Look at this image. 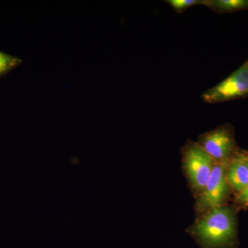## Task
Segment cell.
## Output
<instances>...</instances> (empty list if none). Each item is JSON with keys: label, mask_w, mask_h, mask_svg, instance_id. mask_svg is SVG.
Wrapping results in <instances>:
<instances>
[{"label": "cell", "mask_w": 248, "mask_h": 248, "mask_svg": "<svg viewBox=\"0 0 248 248\" xmlns=\"http://www.w3.org/2000/svg\"><path fill=\"white\" fill-rule=\"evenodd\" d=\"M190 233L202 248H237L236 213L223 205L208 210L190 228Z\"/></svg>", "instance_id": "1"}, {"label": "cell", "mask_w": 248, "mask_h": 248, "mask_svg": "<svg viewBox=\"0 0 248 248\" xmlns=\"http://www.w3.org/2000/svg\"><path fill=\"white\" fill-rule=\"evenodd\" d=\"M234 202L240 208H248V184L243 190L236 192Z\"/></svg>", "instance_id": "10"}, {"label": "cell", "mask_w": 248, "mask_h": 248, "mask_svg": "<svg viewBox=\"0 0 248 248\" xmlns=\"http://www.w3.org/2000/svg\"><path fill=\"white\" fill-rule=\"evenodd\" d=\"M248 97V59L219 84L202 94L203 102L214 104Z\"/></svg>", "instance_id": "2"}, {"label": "cell", "mask_w": 248, "mask_h": 248, "mask_svg": "<svg viewBox=\"0 0 248 248\" xmlns=\"http://www.w3.org/2000/svg\"><path fill=\"white\" fill-rule=\"evenodd\" d=\"M203 0H166L168 3L177 14H183L189 8L196 5L202 4Z\"/></svg>", "instance_id": "9"}, {"label": "cell", "mask_w": 248, "mask_h": 248, "mask_svg": "<svg viewBox=\"0 0 248 248\" xmlns=\"http://www.w3.org/2000/svg\"><path fill=\"white\" fill-rule=\"evenodd\" d=\"M202 5L218 14H228L248 9V0H203Z\"/></svg>", "instance_id": "7"}, {"label": "cell", "mask_w": 248, "mask_h": 248, "mask_svg": "<svg viewBox=\"0 0 248 248\" xmlns=\"http://www.w3.org/2000/svg\"><path fill=\"white\" fill-rule=\"evenodd\" d=\"M197 143L216 162L231 161L240 151L230 124L203 134Z\"/></svg>", "instance_id": "3"}, {"label": "cell", "mask_w": 248, "mask_h": 248, "mask_svg": "<svg viewBox=\"0 0 248 248\" xmlns=\"http://www.w3.org/2000/svg\"><path fill=\"white\" fill-rule=\"evenodd\" d=\"M245 152L240 150L230 161L227 167V182L236 193L243 190L248 184V168L245 161Z\"/></svg>", "instance_id": "6"}, {"label": "cell", "mask_w": 248, "mask_h": 248, "mask_svg": "<svg viewBox=\"0 0 248 248\" xmlns=\"http://www.w3.org/2000/svg\"><path fill=\"white\" fill-rule=\"evenodd\" d=\"M184 168L191 184L202 190L208 182L216 164L215 161L198 143L188 141L183 149Z\"/></svg>", "instance_id": "5"}, {"label": "cell", "mask_w": 248, "mask_h": 248, "mask_svg": "<svg viewBox=\"0 0 248 248\" xmlns=\"http://www.w3.org/2000/svg\"><path fill=\"white\" fill-rule=\"evenodd\" d=\"M245 161H246V164L248 168V151H246L245 152Z\"/></svg>", "instance_id": "11"}, {"label": "cell", "mask_w": 248, "mask_h": 248, "mask_svg": "<svg viewBox=\"0 0 248 248\" xmlns=\"http://www.w3.org/2000/svg\"><path fill=\"white\" fill-rule=\"evenodd\" d=\"M229 162H216L196 203L198 211L206 213L211 209L226 205L231 192V187L226 180V170Z\"/></svg>", "instance_id": "4"}, {"label": "cell", "mask_w": 248, "mask_h": 248, "mask_svg": "<svg viewBox=\"0 0 248 248\" xmlns=\"http://www.w3.org/2000/svg\"><path fill=\"white\" fill-rule=\"evenodd\" d=\"M22 63L20 58L0 51V79L20 66Z\"/></svg>", "instance_id": "8"}]
</instances>
